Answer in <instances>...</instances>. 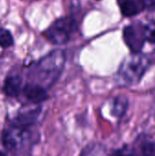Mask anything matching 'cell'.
I'll list each match as a JSON object with an SVG mask.
<instances>
[{
    "mask_svg": "<svg viewBox=\"0 0 155 156\" xmlns=\"http://www.w3.org/2000/svg\"><path fill=\"white\" fill-rule=\"evenodd\" d=\"M66 62V55L60 49H55L40 58L31 69L28 77L30 83L37 84L46 90L59 78Z\"/></svg>",
    "mask_w": 155,
    "mask_h": 156,
    "instance_id": "6da1fadb",
    "label": "cell"
},
{
    "mask_svg": "<svg viewBox=\"0 0 155 156\" xmlns=\"http://www.w3.org/2000/svg\"><path fill=\"white\" fill-rule=\"evenodd\" d=\"M3 144L12 156H30L36 143L32 126L12 122L3 133Z\"/></svg>",
    "mask_w": 155,
    "mask_h": 156,
    "instance_id": "7a4b0ae2",
    "label": "cell"
},
{
    "mask_svg": "<svg viewBox=\"0 0 155 156\" xmlns=\"http://www.w3.org/2000/svg\"><path fill=\"white\" fill-rule=\"evenodd\" d=\"M151 64V58L137 53L126 58L118 70V80L125 86L138 84Z\"/></svg>",
    "mask_w": 155,
    "mask_h": 156,
    "instance_id": "3957f363",
    "label": "cell"
},
{
    "mask_svg": "<svg viewBox=\"0 0 155 156\" xmlns=\"http://www.w3.org/2000/svg\"><path fill=\"white\" fill-rule=\"evenodd\" d=\"M78 27L73 16H64L53 22L44 32L45 37L54 45L67 44Z\"/></svg>",
    "mask_w": 155,
    "mask_h": 156,
    "instance_id": "277c9868",
    "label": "cell"
},
{
    "mask_svg": "<svg viewBox=\"0 0 155 156\" xmlns=\"http://www.w3.org/2000/svg\"><path fill=\"white\" fill-rule=\"evenodd\" d=\"M123 40L132 54L141 53L145 42L144 25L141 22H135L128 25L123 29Z\"/></svg>",
    "mask_w": 155,
    "mask_h": 156,
    "instance_id": "5b68a950",
    "label": "cell"
},
{
    "mask_svg": "<svg viewBox=\"0 0 155 156\" xmlns=\"http://www.w3.org/2000/svg\"><path fill=\"white\" fill-rule=\"evenodd\" d=\"M123 16L131 17L149 7L148 0H117Z\"/></svg>",
    "mask_w": 155,
    "mask_h": 156,
    "instance_id": "8992f818",
    "label": "cell"
},
{
    "mask_svg": "<svg viewBox=\"0 0 155 156\" xmlns=\"http://www.w3.org/2000/svg\"><path fill=\"white\" fill-rule=\"evenodd\" d=\"M25 97L31 103H40L48 98L47 90L35 83H27L23 88Z\"/></svg>",
    "mask_w": 155,
    "mask_h": 156,
    "instance_id": "52a82bcc",
    "label": "cell"
},
{
    "mask_svg": "<svg viewBox=\"0 0 155 156\" xmlns=\"http://www.w3.org/2000/svg\"><path fill=\"white\" fill-rule=\"evenodd\" d=\"M23 80L18 75H9L4 82V92L8 97H16L23 90Z\"/></svg>",
    "mask_w": 155,
    "mask_h": 156,
    "instance_id": "ba28073f",
    "label": "cell"
},
{
    "mask_svg": "<svg viewBox=\"0 0 155 156\" xmlns=\"http://www.w3.org/2000/svg\"><path fill=\"white\" fill-rule=\"evenodd\" d=\"M128 106H129V101L125 96H122V95L117 96L113 100V102L111 105L112 115H114L115 117H118V118L123 116L128 109Z\"/></svg>",
    "mask_w": 155,
    "mask_h": 156,
    "instance_id": "9c48e42d",
    "label": "cell"
},
{
    "mask_svg": "<svg viewBox=\"0 0 155 156\" xmlns=\"http://www.w3.org/2000/svg\"><path fill=\"white\" fill-rule=\"evenodd\" d=\"M104 151L100 144H90L81 151L79 156H103Z\"/></svg>",
    "mask_w": 155,
    "mask_h": 156,
    "instance_id": "30bf717a",
    "label": "cell"
},
{
    "mask_svg": "<svg viewBox=\"0 0 155 156\" xmlns=\"http://www.w3.org/2000/svg\"><path fill=\"white\" fill-rule=\"evenodd\" d=\"M13 45L14 38L11 32L5 28H0V47L3 48H7Z\"/></svg>",
    "mask_w": 155,
    "mask_h": 156,
    "instance_id": "8fae6325",
    "label": "cell"
},
{
    "mask_svg": "<svg viewBox=\"0 0 155 156\" xmlns=\"http://www.w3.org/2000/svg\"><path fill=\"white\" fill-rule=\"evenodd\" d=\"M144 35L145 40L155 44V21H151L144 25Z\"/></svg>",
    "mask_w": 155,
    "mask_h": 156,
    "instance_id": "7c38bea8",
    "label": "cell"
},
{
    "mask_svg": "<svg viewBox=\"0 0 155 156\" xmlns=\"http://www.w3.org/2000/svg\"><path fill=\"white\" fill-rule=\"evenodd\" d=\"M143 156H155V143L147 142L142 146Z\"/></svg>",
    "mask_w": 155,
    "mask_h": 156,
    "instance_id": "4fadbf2b",
    "label": "cell"
},
{
    "mask_svg": "<svg viewBox=\"0 0 155 156\" xmlns=\"http://www.w3.org/2000/svg\"><path fill=\"white\" fill-rule=\"evenodd\" d=\"M111 156H135V154L129 148H122V149H119V150L114 151L111 154Z\"/></svg>",
    "mask_w": 155,
    "mask_h": 156,
    "instance_id": "5bb4252c",
    "label": "cell"
},
{
    "mask_svg": "<svg viewBox=\"0 0 155 156\" xmlns=\"http://www.w3.org/2000/svg\"><path fill=\"white\" fill-rule=\"evenodd\" d=\"M151 59H153V60L155 61V51L153 53V55H152V58H151Z\"/></svg>",
    "mask_w": 155,
    "mask_h": 156,
    "instance_id": "9a60e30c",
    "label": "cell"
},
{
    "mask_svg": "<svg viewBox=\"0 0 155 156\" xmlns=\"http://www.w3.org/2000/svg\"><path fill=\"white\" fill-rule=\"evenodd\" d=\"M0 156H7L5 153H3L2 151H0Z\"/></svg>",
    "mask_w": 155,
    "mask_h": 156,
    "instance_id": "2e32d148",
    "label": "cell"
},
{
    "mask_svg": "<svg viewBox=\"0 0 155 156\" xmlns=\"http://www.w3.org/2000/svg\"><path fill=\"white\" fill-rule=\"evenodd\" d=\"M154 119H155V111H154Z\"/></svg>",
    "mask_w": 155,
    "mask_h": 156,
    "instance_id": "e0dca14e",
    "label": "cell"
}]
</instances>
